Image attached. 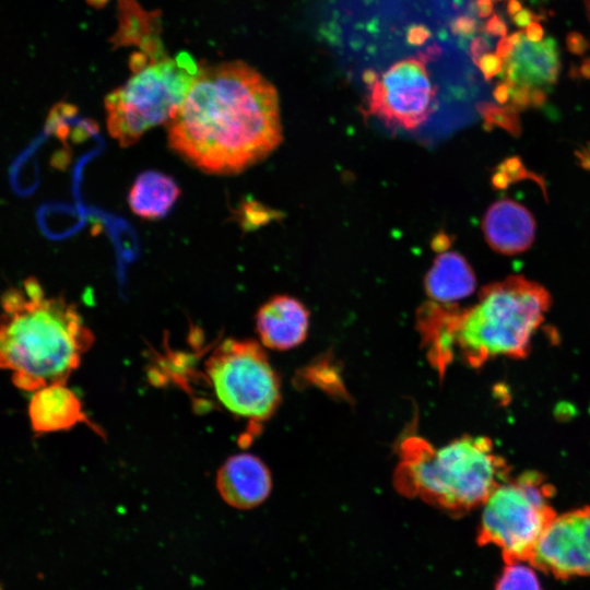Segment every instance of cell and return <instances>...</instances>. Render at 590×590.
I'll return each instance as SVG.
<instances>
[{"instance_id": "obj_1", "label": "cell", "mask_w": 590, "mask_h": 590, "mask_svg": "<svg viewBox=\"0 0 590 590\" xmlns=\"http://www.w3.org/2000/svg\"><path fill=\"white\" fill-rule=\"evenodd\" d=\"M167 134L170 149L198 169L238 174L282 141L276 90L241 61L201 67Z\"/></svg>"}, {"instance_id": "obj_2", "label": "cell", "mask_w": 590, "mask_h": 590, "mask_svg": "<svg viewBox=\"0 0 590 590\" xmlns=\"http://www.w3.org/2000/svg\"><path fill=\"white\" fill-rule=\"evenodd\" d=\"M550 306L544 286L512 275L485 286L467 309L428 302L416 322L430 364L444 375L456 353L474 368L498 356L527 357Z\"/></svg>"}, {"instance_id": "obj_3", "label": "cell", "mask_w": 590, "mask_h": 590, "mask_svg": "<svg viewBox=\"0 0 590 590\" xmlns=\"http://www.w3.org/2000/svg\"><path fill=\"white\" fill-rule=\"evenodd\" d=\"M0 368L17 388L34 392L66 384L94 337L74 305L63 298L27 297L10 288L1 298Z\"/></svg>"}, {"instance_id": "obj_4", "label": "cell", "mask_w": 590, "mask_h": 590, "mask_svg": "<svg viewBox=\"0 0 590 590\" xmlns=\"http://www.w3.org/2000/svg\"><path fill=\"white\" fill-rule=\"evenodd\" d=\"M399 453L398 491L455 515L482 506L510 479L509 464L485 436L465 435L439 448L409 436Z\"/></svg>"}, {"instance_id": "obj_5", "label": "cell", "mask_w": 590, "mask_h": 590, "mask_svg": "<svg viewBox=\"0 0 590 590\" xmlns=\"http://www.w3.org/2000/svg\"><path fill=\"white\" fill-rule=\"evenodd\" d=\"M130 61V79L105 98L107 130L122 148L176 116L201 68L188 52L155 58L137 52Z\"/></svg>"}, {"instance_id": "obj_6", "label": "cell", "mask_w": 590, "mask_h": 590, "mask_svg": "<svg viewBox=\"0 0 590 590\" xmlns=\"http://www.w3.org/2000/svg\"><path fill=\"white\" fill-rule=\"evenodd\" d=\"M554 486L540 472L527 471L499 485L483 504L476 541L494 545L505 563H529L550 522Z\"/></svg>"}, {"instance_id": "obj_7", "label": "cell", "mask_w": 590, "mask_h": 590, "mask_svg": "<svg viewBox=\"0 0 590 590\" xmlns=\"http://www.w3.org/2000/svg\"><path fill=\"white\" fill-rule=\"evenodd\" d=\"M205 377L217 402L251 427L269 420L280 404L279 377L252 340H224L206 359Z\"/></svg>"}, {"instance_id": "obj_8", "label": "cell", "mask_w": 590, "mask_h": 590, "mask_svg": "<svg viewBox=\"0 0 590 590\" xmlns=\"http://www.w3.org/2000/svg\"><path fill=\"white\" fill-rule=\"evenodd\" d=\"M422 57L402 59L369 86V113L391 127L413 130L434 110L436 88Z\"/></svg>"}, {"instance_id": "obj_9", "label": "cell", "mask_w": 590, "mask_h": 590, "mask_svg": "<svg viewBox=\"0 0 590 590\" xmlns=\"http://www.w3.org/2000/svg\"><path fill=\"white\" fill-rule=\"evenodd\" d=\"M529 563L559 579L590 576V507L556 515Z\"/></svg>"}, {"instance_id": "obj_10", "label": "cell", "mask_w": 590, "mask_h": 590, "mask_svg": "<svg viewBox=\"0 0 590 590\" xmlns=\"http://www.w3.org/2000/svg\"><path fill=\"white\" fill-rule=\"evenodd\" d=\"M215 485L222 499L237 509L262 504L272 489L269 469L251 453L229 457L219 469Z\"/></svg>"}, {"instance_id": "obj_11", "label": "cell", "mask_w": 590, "mask_h": 590, "mask_svg": "<svg viewBox=\"0 0 590 590\" xmlns=\"http://www.w3.org/2000/svg\"><path fill=\"white\" fill-rule=\"evenodd\" d=\"M560 71L557 44L552 37L530 42L526 36L504 60L500 78L512 86L547 90L554 85Z\"/></svg>"}, {"instance_id": "obj_12", "label": "cell", "mask_w": 590, "mask_h": 590, "mask_svg": "<svg viewBox=\"0 0 590 590\" xmlns=\"http://www.w3.org/2000/svg\"><path fill=\"white\" fill-rule=\"evenodd\" d=\"M256 328L266 347L278 351L290 350L306 339L309 311L298 299L276 295L259 308Z\"/></svg>"}, {"instance_id": "obj_13", "label": "cell", "mask_w": 590, "mask_h": 590, "mask_svg": "<svg viewBox=\"0 0 590 590\" xmlns=\"http://www.w3.org/2000/svg\"><path fill=\"white\" fill-rule=\"evenodd\" d=\"M535 220L530 211L510 199L494 202L483 219L487 244L504 255H516L529 249L535 237Z\"/></svg>"}, {"instance_id": "obj_14", "label": "cell", "mask_w": 590, "mask_h": 590, "mask_svg": "<svg viewBox=\"0 0 590 590\" xmlns=\"http://www.w3.org/2000/svg\"><path fill=\"white\" fill-rule=\"evenodd\" d=\"M28 416L32 429L37 434L70 429L79 423H85L101 434L84 413L79 397L66 384H54L34 391Z\"/></svg>"}, {"instance_id": "obj_15", "label": "cell", "mask_w": 590, "mask_h": 590, "mask_svg": "<svg viewBox=\"0 0 590 590\" xmlns=\"http://www.w3.org/2000/svg\"><path fill=\"white\" fill-rule=\"evenodd\" d=\"M475 275L463 256L441 251L425 276V291L433 302L455 304L475 290Z\"/></svg>"}, {"instance_id": "obj_16", "label": "cell", "mask_w": 590, "mask_h": 590, "mask_svg": "<svg viewBox=\"0 0 590 590\" xmlns=\"http://www.w3.org/2000/svg\"><path fill=\"white\" fill-rule=\"evenodd\" d=\"M180 194L177 182L168 175L148 170L132 185L128 202L132 212L146 220L165 216Z\"/></svg>"}, {"instance_id": "obj_17", "label": "cell", "mask_w": 590, "mask_h": 590, "mask_svg": "<svg viewBox=\"0 0 590 590\" xmlns=\"http://www.w3.org/2000/svg\"><path fill=\"white\" fill-rule=\"evenodd\" d=\"M39 140L33 141L12 165L10 180L14 191L21 196L31 194L37 185L36 167L33 160Z\"/></svg>"}, {"instance_id": "obj_18", "label": "cell", "mask_w": 590, "mask_h": 590, "mask_svg": "<svg viewBox=\"0 0 590 590\" xmlns=\"http://www.w3.org/2000/svg\"><path fill=\"white\" fill-rule=\"evenodd\" d=\"M494 590H542L535 571L524 562L505 563Z\"/></svg>"}, {"instance_id": "obj_19", "label": "cell", "mask_w": 590, "mask_h": 590, "mask_svg": "<svg viewBox=\"0 0 590 590\" xmlns=\"http://www.w3.org/2000/svg\"><path fill=\"white\" fill-rule=\"evenodd\" d=\"M485 80L489 81L495 75L500 74L504 60L496 54L487 52L483 55L476 63Z\"/></svg>"}, {"instance_id": "obj_20", "label": "cell", "mask_w": 590, "mask_h": 590, "mask_svg": "<svg viewBox=\"0 0 590 590\" xmlns=\"http://www.w3.org/2000/svg\"><path fill=\"white\" fill-rule=\"evenodd\" d=\"M476 30V21L468 15H461L450 22V31L453 35L470 36Z\"/></svg>"}, {"instance_id": "obj_21", "label": "cell", "mask_w": 590, "mask_h": 590, "mask_svg": "<svg viewBox=\"0 0 590 590\" xmlns=\"http://www.w3.org/2000/svg\"><path fill=\"white\" fill-rule=\"evenodd\" d=\"M430 36V30L421 24L412 25L406 31V42L410 45H423Z\"/></svg>"}, {"instance_id": "obj_22", "label": "cell", "mask_w": 590, "mask_h": 590, "mask_svg": "<svg viewBox=\"0 0 590 590\" xmlns=\"http://www.w3.org/2000/svg\"><path fill=\"white\" fill-rule=\"evenodd\" d=\"M566 46L571 54L582 55L589 49L590 44L583 35L571 32L566 37Z\"/></svg>"}, {"instance_id": "obj_23", "label": "cell", "mask_w": 590, "mask_h": 590, "mask_svg": "<svg viewBox=\"0 0 590 590\" xmlns=\"http://www.w3.org/2000/svg\"><path fill=\"white\" fill-rule=\"evenodd\" d=\"M484 31L487 35L504 37L507 35V25L499 15L494 14L485 23Z\"/></svg>"}, {"instance_id": "obj_24", "label": "cell", "mask_w": 590, "mask_h": 590, "mask_svg": "<svg viewBox=\"0 0 590 590\" xmlns=\"http://www.w3.org/2000/svg\"><path fill=\"white\" fill-rule=\"evenodd\" d=\"M489 49V43L484 36H476L472 39L469 48L470 56L474 63Z\"/></svg>"}, {"instance_id": "obj_25", "label": "cell", "mask_w": 590, "mask_h": 590, "mask_svg": "<svg viewBox=\"0 0 590 590\" xmlns=\"http://www.w3.org/2000/svg\"><path fill=\"white\" fill-rule=\"evenodd\" d=\"M512 17V22L519 27H527L531 22L538 21L540 17L529 9H522Z\"/></svg>"}, {"instance_id": "obj_26", "label": "cell", "mask_w": 590, "mask_h": 590, "mask_svg": "<svg viewBox=\"0 0 590 590\" xmlns=\"http://www.w3.org/2000/svg\"><path fill=\"white\" fill-rule=\"evenodd\" d=\"M543 28L542 26L536 22H531L527 27H526V31H524V36L530 40V42H541L542 38H543Z\"/></svg>"}, {"instance_id": "obj_27", "label": "cell", "mask_w": 590, "mask_h": 590, "mask_svg": "<svg viewBox=\"0 0 590 590\" xmlns=\"http://www.w3.org/2000/svg\"><path fill=\"white\" fill-rule=\"evenodd\" d=\"M514 44L509 39V37L504 36L499 39L497 47H496V55L499 56L503 60L508 58L510 54L514 50Z\"/></svg>"}, {"instance_id": "obj_28", "label": "cell", "mask_w": 590, "mask_h": 590, "mask_svg": "<svg viewBox=\"0 0 590 590\" xmlns=\"http://www.w3.org/2000/svg\"><path fill=\"white\" fill-rule=\"evenodd\" d=\"M493 94L496 102L504 106L509 99V87L506 83L502 82L495 87Z\"/></svg>"}, {"instance_id": "obj_29", "label": "cell", "mask_w": 590, "mask_h": 590, "mask_svg": "<svg viewBox=\"0 0 590 590\" xmlns=\"http://www.w3.org/2000/svg\"><path fill=\"white\" fill-rule=\"evenodd\" d=\"M477 15L480 17H487L493 12V2L492 0H476L475 2Z\"/></svg>"}, {"instance_id": "obj_30", "label": "cell", "mask_w": 590, "mask_h": 590, "mask_svg": "<svg viewBox=\"0 0 590 590\" xmlns=\"http://www.w3.org/2000/svg\"><path fill=\"white\" fill-rule=\"evenodd\" d=\"M378 78L379 74L374 70H367L363 74V80L368 86H371L378 80Z\"/></svg>"}, {"instance_id": "obj_31", "label": "cell", "mask_w": 590, "mask_h": 590, "mask_svg": "<svg viewBox=\"0 0 590 590\" xmlns=\"http://www.w3.org/2000/svg\"><path fill=\"white\" fill-rule=\"evenodd\" d=\"M520 10H522V5H521V3L519 1H517V0H509L508 1V3H507V13L510 16H514Z\"/></svg>"}, {"instance_id": "obj_32", "label": "cell", "mask_w": 590, "mask_h": 590, "mask_svg": "<svg viewBox=\"0 0 590 590\" xmlns=\"http://www.w3.org/2000/svg\"><path fill=\"white\" fill-rule=\"evenodd\" d=\"M580 72L585 78L590 79V59L585 60L580 68Z\"/></svg>"}, {"instance_id": "obj_33", "label": "cell", "mask_w": 590, "mask_h": 590, "mask_svg": "<svg viewBox=\"0 0 590 590\" xmlns=\"http://www.w3.org/2000/svg\"><path fill=\"white\" fill-rule=\"evenodd\" d=\"M495 1H499V0H495Z\"/></svg>"}, {"instance_id": "obj_34", "label": "cell", "mask_w": 590, "mask_h": 590, "mask_svg": "<svg viewBox=\"0 0 590 590\" xmlns=\"http://www.w3.org/2000/svg\"><path fill=\"white\" fill-rule=\"evenodd\" d=\"M0 590H1V587H0Z\"/></svg>"}]
</instances>
